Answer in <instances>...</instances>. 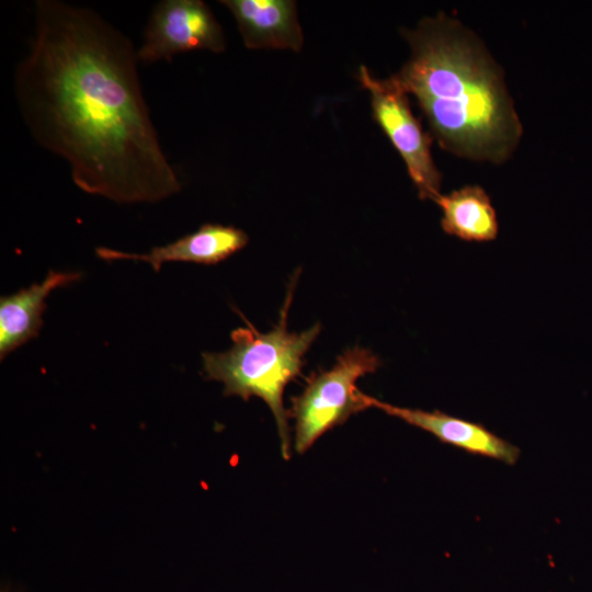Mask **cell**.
Instances as JSON below:
<instances>
[{"instance_id": "1", "label": "cell", "mask_w": 592, "mask_h": 592, "mask_svg": "<svg viewBox=\"0 0 592 592\" xmlns=\"http://www.w3.org/2000/svg\"><path fill=\"white\" fill-rule=\"evenodd\" d=\"M138 61L129 38L93 10L39 0L14 75L32 137L68 162L80 190L119 204L155 203L181 190L150 117Z\"/></svg>"}, {"instance_id": "2", "label": "cell", "mask_w": 592, "mask_h": 592, "mask_svg": "<svg viewBox=\"0 0 592 592\" xmlns=\"http://www.w3.org/2000/svg\"><path fill=\"white\" fill-rule=\"evenodd\" d=\"M411 54L390 78L411 93L440 146L457 156L501 163L522 124L503 71L480 38L445 13L403 31Z\"/></svg>"}, {"instance_id": "3", "label": "cell", "mask_w": 592, "mask_h": 592, "mask_svg": "<svg viewBox=\"0 0 592 592\" xmlns=\"http://www.w3.org/2000/svg\"><path fill=\"white\" fill-rule=\"evenodd\" d=\"M292 277L287 296L276 326L269 332H259L240 311L247 328L231 332L232 346L225 352L203 353L206 378L224 384L226 396L263 399L276 422L282 456H291L288 412L283 405V392L288 383L301 375L304 356L321 331L318 322L301 332L287 329L288 309L297 276Z\"/></svg>"}, {"instance_id": "4", "label": "cell", "mask_w": 592, "mask_h": 592, "mask_svg": "<svg viewBox=\"0 0 592 592\" xmlns=\"http://www.w3.org/2000/svg\"><path fill=\"white\" fill-rule=\"evenodd\" d=\"M380 358L368 349H346L328 371L312 373L303 392L292 398L288 418L295 419V451L307 452L315 442L351 415L371 408L356 387L360 377L374 373Z\"/></svg>"}, {"instance_id": "5", "label": "cell", "mask_w": 592, "mask_h": 592, "mask_svg": "<svg viewBox=\"0 0 592 592\" xmlns=\"http://www.w3.org/2000/svg\"><path fill=\"white\" fill-rule=\"evenodd\" d=\"M358 79L369 92L375 122L403 159L419 197L433 201L441 194L442 177L431 155L432 136L413 115L408 94L390 77L377 79L365 66Z\"/></svg>"}, {"instance_id": "6", "label": "cell", "mask_w": 592, "mask_h": 592, "mask_svg": "<svg viewBox=\"0 0 592 592\" xmlns=\"http://www.w3.org/2000/svg\"><path fill=\"white\" fill-rule=\"evenodd\" d=\"M205 49H226L224 31L209 7L201 0H163L151 12L139 60L171 61L175 54Z\"/></svg>"}, {"instance_id": "7", "label": "cell", "mask_w": 592, "mask_h": 592, "mask_svg": "<svg viewBox=\"0 0 592 592\" xmlns=\"http://www.w3.org/2000/svg\"><path fill=\"white\" fill-rule=\"evenodd\" d=\"M371 407L396 417L406 423L434 435L445 444L460 448L467 453L479 455L513 465L520 457L515 445L498 436L486 426L439 410L424 411L394 406L369 396Z\"/></svg>"}, {"instance_id": "8", "label": "cell", "mask_w": 592, "mask_h": 592, "mask_svg": "<svg viewBox=\"0 0 592 592\" xmlns=\"http://www.w3.org/2000/svg\"><path fill=\"white\" fill-rule=\"evenodd\" d=\"M248 235L234 226L205 224L198 230L171 243L155 247L147 253L96 248V255L105 261L137 260L149 263L156 272L166 262L217 264L247 246Z\"/></svg>"}, {"instance_id": "9", "label": "cell", "mask_w": 592, "mask_h": 592, "mask_svg": "<svg viewBox=\"0 0 592 592\" xmlns=\"http://www.w3.org/2000/svg\"><path fill=\"white\" fill-rule=\"evenodd\" d=\"M237 21L246 47L299 52L304 35L291 0H223Z\"/></svg>"}, {"instance_id": "10", "label": "cell", "mask_w": 592, "mask_h": 592, "mask_svg": "<svg viewBox=\"0 0 592 592\" xmlns=\"http://www.w3.org/2000/svg\"><path fill=\"white\" fill-rule=\"evenodd\" d=\"M80 273L50 270L41 282L0 298V358L38 335L49 293L77 281Z\"/></svg>"}, {"instance_id": "11", "label": "cell", "mask_w": 592, "mask_h": 592, "mask_svg": "<svg viewBox=\"0 0 592 592\" xmlns=\"http://www.w3.org/2000/svg\"><path fill=\"white\" fill-rule=\"evenodd\" d=\"M442 209L441 226L465 241L486 242L498 236L499 224L491 198L479 185H465L433 200Z\"/></svg>"}]
</instances>
